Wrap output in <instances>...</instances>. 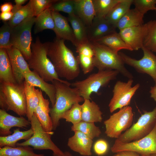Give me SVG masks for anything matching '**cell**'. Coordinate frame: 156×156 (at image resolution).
Here are the masks:
<instances>
[{"mask_svg":"<svg viewBox=\"0 0 156 156\" xmlns=\"http://www.w3.org/2000/svg\"><path fill=\"white\" fill-rule=\"evenodd\" d=\"M63 40L56 38L44 43L48 57L53 63L59 77L72 80L80 73L79 64L72 51Z\"/></svg>","mask_w":156,"mask_h":156,"instance_id":"obj_1","label":"cell"},{"mask_svg":"<svg viewBox=\"0 0 156 156\" xmlns=\"http://www.w3.org/2000/svg\"><path fill=\"white\" fill-rule=\"evenodd\" d=\"M52 82L56 89V100L54 106L50 108V115L53 129L55 130L60 124L62 114L73 104L83 102L84 99L76 88L56 80Z\"/></svg>","mask_w":156,"mask_h":156,"instance_id":"obj_2","label":"cell"},{"mask_svg":"<svg viewBox=\"0 0 156 156\" xmlns=\"http://www.w3.org/2000/svg\"><path fill=\"white\" fill-rule=\"evenodd\" d=\"M31 53L27 61L30 69L38 74L46 82H52L56 80L70 86L68 81L60 78L54 66L48 56L44 43H42L39 38H36L35 41L31 45Z\"/></svg>","mask_w":156,"mask_h":156,"instance_id":"obj_3","label":"cell"},{"mask_svg":"<svg viewBox=\"0 0 156 156\" xmlns=\"http://www.w3.org/2000/svg\"><path fill=\"white\" fill-rule=\"evenodd\" d=\"M0 107L2 109L13 111L20 116H26L27 104L24 83H0Z\"/></svg>","mask_w":156,"mask_h":156,"instance_id":"obj_4","label":"cell"},{"mask_svg":"<svg viewBox=\"0 0 156 156\" xmlns=\"http://www.w3.org/2000/svg\"><path fill=\"white\" fill-rule=\"evenodd\" d=\"M90 43L94 52V66L98 70H116L129 79H133V75L125 66L119 52L95 42Z\"/></svg>","mask_w":156,"mask_h":156,"instance_id":"obj_5","label":"cell"},{"mask_svg":"<svg viewBox=\"0 0 156 156\" xmlns=\"http://www.w3.org/2000/svg\"><path fill=\"white\" fill-rule=\"evenodd\" d=\"M119 73L116 70H98L84 79L71 83V85L77 89L84 99L90 100L92 93H97L101 88L106 86L110 81L115 79Z\"/></svg>","mask_w":156,"mask_h":156,"instance_id":"obj_6","label":"cell"},{"mask_svg":"<svg viewBox=\"0 0 156 156\" xmlns=\"http://www.w3.org/2000/svg\"><path fill=\"white\" fill-rule=\"evenodd\" d=\"M156 124V106L152 111H144L137 121L116 139L114 143H125L140 139L149 134Z\"/></svg>","mask_w":156,"mask_h":156,"instance_id":"obj_7","label":"cell"},{"mask_svg":"<svg viewBox=\"0 0 156 156\" xmlns=\"http://www.w3.org/2000/svg\"><path fill=\"white\" fill-rule=\"evenodd\" d=\"M31 122V128L33 133L28 140L25 141L17 143L16 146H28L32 147L36 150H50L53 153L63 155V152L52 140L51 134L46 131L34 114Z\"/></svg>","mask_w":156,"mask_h":156,"instance_id":"obj_8","label":"cell"},{"mask_svg":"<svg viewBox=\"0 0 156 156\" xmlns=\"http://www.w3.org/2000/svg\"><path fill=\"white\" fill-rule=\"evenodd\" d=\"M35 16L29 17L12 29L11 39L12 45L21 52L27 61L31 53V30L35 24Z\"/></svg>","mask_w":156,"mask_h":156,"instance_id":"obj_9","label":"cell"},{"mask_svg":"<svg viewBox=\"0 0 156 156\" xmlns=\"http://www.w3.org/2000/svg\"><path fill=\"white\" fill-rule=\"evenodd\" d=\"M133 114L131 107L128 106L113 114L104 121L105 133L110 138H118L132 125Z\"/></svg>","mask_w":156,"mask_h":156,"instance_id":"obj_10","label":"cell"},{"mask_svg":"<svg viewBox=\"0 0 156 156\" xmlns=\"http://www.w3.org/2000/svg\"><path fill=\"white\" fill-rule=\"evenodd\" d=\"M133 82L131 79H129L126 82L120 80L116 81L113 90L112 97L108 105L111 113L129 106L132 97L140 86L138 83L132 86Z\"/></svg>","mask_w":156,"mask_h":156,"instance_id":"obj_11","label":"cell"},{"mask_svg":"<svg viewBox=\"0 0 156 156\" xmlns=\"http://www.w3.org/2000/svg\"><path fill=\"white\" fill-rule=\"evenodd\" d=\"M110 149L114 153L128 151L137 153L141 156L156 154V124L152 131L143 138L127 143H114Z\"/></svg>","mask_w":156,"mask_h":156,"instance_id":"obj_12","label":"cell"},{"mask_svg":"<svg viewBox=\"0 0 156 156\" xmlns=\"http://www.w3.org/2000/svg\"><path fill=\"white\" fill-rule=\"evenodd\" d=\"M142 49L143 55L139 60L133 58L122 52L118 53L125 64L133 67L139 73L148 75L156 85V55L143 47Z\"/></svg>","mask_w":156,"mask_h":156,"instance_id":"obj_13","label":"cell"},{"mask_svg":"<svg viewBox=\"0 0 156 156\" xmlns=\"http://www.w3.org/2000/svg\"><path fill=\"white\" fill-rule=\"evenodd\" d=\"M11 62L13 75L17 83L22 84L25 75L31 71L28 62L21 52L12 46L6 49Z\"/></svg>","mask_w":156,"mask_h":156,"instance_id":"obj_14","label":"cell"},{"mask_svg":"<svg viewBox=\"0 0 156 156\" xmlns=\"http://www.w3.org/2000/svg\"><path fill=\"white\" fill-rule=\"evenodd\" d=\"M147 30L146 24L128 27L119 30L120 37L133 50H138L143 47V41Z\"/></svg>","mask_w":156,"mask_h":156,"instance_id":"obj_15","label":"cell"},{"mask_svg":"<svg viewBox=\"0 0 156 156\" xmlns=\"http://www.w3.org/2000/svg\"><path fill=\"white\" fill-rule=\"evenodd\" d=\"M90 42H95L101 38L116 31V27L105 18L94 17L91 25L87 27Z\"/></svg>","mask_w":156,"mask_h":156,"instance_id":"obj_16","label":"cell"},{"mask_svg":"<svg viewBox=\"0 0 156 156\" xmlns=\"http://www.w3.org/2000/svg\"><path fill=\"white\" fill-rule=\"evenodd\" d=\"M52 13L55 22L53 31L56 38L69 41L77 47L78 44L67 17L63 16L59 12L52 11Z\"/></svg>","mask_w":156,"mask_h":156,"instance_id":"obj_17","label":"cell"},{"mask_svg":"<svg viewBox=\"0 0 156 156\" xmlns=\"http://www.w3.org/2000/svg\"><path fill=\"white\" fill-rule=\"evenodd\" d=\"M31 125L30 121L23 116L19 117L13 116L6 111L0 109V136H5L12 134V128L28 127Z\"/></svg>","mask_w":156,"mask_h":156,"instance_id":"obj_18","label":"cell"},{"mask_svg":"<svg viewBox=\"0 0 156 156\" xmlns=\"http://www.w3.org/2000/svg\"><path fill=\"white\" fill-rule=\"evenodd\" d=\"M36 91L39 101L34 114L44 130L52 135L54 133L52 131L53 124L50 116L49 101V99L44 98L41 90L36 89Z\"/></svg>","mask_w":156,"mask_h":156,"instance_id":"obj_19","label":"cell"},{"mask_svg":"<svg viewBox=\"0 0 156 156\" xmlns=\"http://www.w3.org/2000/svg\"><path fill=\"white\" fill-rule=\"evenodd\" d=\"M74 132V135L68 139V146L71 150L81 155L91 156L92 140L80 131H75Z\"/></svg>","mask_w":156,"mask_h":156,"instance_id":"obj_20","label":"cell"},{"mask_svg":"<svg viewBox=\"0 0 156 156\" xmlns=\"http://www.w3.org/2000/svg\"><path fill=\"white\" fill-rule=\"evenodd\" d=\"M76 49L78 54L76 57L83 73L86 74L90 73L95 67L94 52L90 42L79 45Z\"/></svg>","mask_w":156,"mask_h":156,"instance_id":"obj_21","label":"cell"},{"mask_svg":"<svg viewBox=\"0 0 156 156\" xmlns=\"http://www.w3.org/2000/svg\"><path fill=\"white\" fill-rule=\"evenodd\" d=\"M25 80L44 92L50 99L52 107L54 106L56 100V89L54 84L47 83L33 71L25 74Z\"/></svg>","mask_w":156,"mask_h":156,"instance_id":"obj_22","label":"cell"},{"mask_svg":"<svg viewBox=\"0 0 156 156\" xmlns=\"http://www.w3.org/2000/svg\"><path fill=\"white\" fill-rule=\"evenodd\" d=\"M75 14L87 27L92 24L95 17L93 0H74Z\"/></svg>","mask_w":156,"mask_h":156,"instance_id":"obj_23","label":"cell"},{"mask_svg":"<svg viewBox=\"0 0 156 156\" xmlns=\"http://www.w3.org/2000/svg\"><path fill=\"white\" fill-rule=\"evenodd\" d=\"M81 107L82 121L94 123L102 122L103 113L98 105L94 101L85 99Z\"/></svg>","mask_w":156,"mask_h":156,"instance_id":"obj_24","label":"cell"},{"mask_svg":"<svg viewBox=\"0 0 156 156\" xmlns=\"http://www.w3.org/2000/svg\"><path fill=\"white\" fill-rule=\"evenodd\" d=\"M0 82L17 83L13 75L7 50L4 48H0Z\"/></svg>","mask_w":156,"mask_h":156,"instance_id":"obj_25","label":"cell"},{"mask_svg":"<svg viewBox=\"0 0 156 156\" xmlns=\"http://www.w3.org/2000/svg\"><path fill=\"white\" fill-rule=\"evenodd\" d=\"M67 18L71 25L78 46L89 43L87 27L83 21L75 14L68 15Z\"/></svg>","mask_w":156,"mask_h":156,"instance_id":"obj_26","label":"cell"},{"mask_svg":"<svg viewBox=\"0 0 156 156\" xmlns=\"http://www.w3.org/2000/svg\"><path fill=\"white\" fill-rule=\"evenodd\" d=\"M144 15L135 8L130 9L117 23L116 27L119 30L143 24Z\"/></svg>","mask_w":156,"mask_h":156,"instance_id":"obj_27","label":"cell"},{"mask_svg":"<svg viewBox=\"0 0 156 156\" xmlns=\"http://www.w3.org/2000/svg\"><path fill=\"white\" fill-rule=\"evenodd\" d=\"M27 104L26 116L30 121L39 103V98L35 87L24 81Z\"/></svg>","mask_w":156,"mask_h":156,"instance_id":"obj_28","label":"cell"},{"mask_svg":"<svg viewBox=\"0 0 156 156\" xmlns=\"http://www.w3.org/2000/svg\"><path fill=\"white\" fill-rule=\"evenodd\" d=\"M105 45L117 53L121 50L133 51L122 39L116 31L106 36L95 42Z\"/></svg>","mask_w":156,"mask_h":156,"instance_id":"obj_29","label":"cell"},{"mask_svg":"<svg viewBox=\"0 0 156 156\" xmlns=\"http://www.w3.org/2000/svg\"><path fill=\"white\" fill-rule=\"evenodd\" d=\"M33 133L32 129L24 131H21L19 128L14 130L11 134L5 136H0V148L5 146L16 147L17 142L20 140L25 141L29 139Z\"/></svg>","mask_w":156,"mask_h":156,"instance_id":"obj_30","label":"cell"},{"mask_svg":"<svg viewBox=\"0 0 156 156\" xmlns=\"http://www.w3.org/2000/svg\"><path fill=\"white\" fill-rule=\"evenodd\" d=\"M133 3V0H121L114 7L105 18L116 27L119 21L130 9Z\"/></svg>","mask_w":156,"mask_h":156,"instance_id":"obj_31","label":"cell"},{"mask_svg":"<svg viewBox=\"0 0 156 156\" xmlns=\"http://www.w3.org/2000/svg\"><path fill=\"white\" fill-rule=\"evenodd\" d=\"M34 24L35 34L47 29H51L53 31L55 28V22L52 11L50 8L45 10L35 17Z\"/></svg>","mask_w":156,"mask_h":156,"instance_id":"obj_32","label":"cell"},{"mask_svg":"<svg viewBox=\"0 0 156 156\" xmlns=\"http://www.w3.org/2000/svg\"><path fill=\"white\" fill-rule=\"evenodd\" d=\"M33 149L28 146H6L0 148V156H44V154L35 153Z\"/></svg>","mask_w":156,"mask_h":156,"instance_id":"obj_33","label":"cell"},{"mask_svg":"<svg viewBox=\"0 0 156 156\" xmlns=\"http://www.w3.org/2000/svg\"><path fill=\"white\" fill-rule=\"evenodd\" d=\"M12 12L14 14L13 16L8 23L12 27L17 25L27 18L34 16L31 0L26 5Z\"/></svg>","mask_w":156,"mask_h":156,"instance_id":"obj_34","label":"cell"},{"mask_svg":"<svg viewBox=\"0 0 156 156\" xmlns=\"http://www.w3.org/2000/svg\"><path fill=\"white\" fill-rule=\"evenodd\" d=\"M121 0H93L95 18H105Z\"/></svg>","mask_w":156,"mask_h":156,"instance_id":"obj_35","label":"cell"},{"mask_svg":"<svg viewBox=\"0 0 156 156\" xmlns=\"http://www.w3.org/2000/svg\"><path fill=\"white\" fill-rule=\"evenodd\" d=\"M71 129V131H80L92 140L95 138L99 137L101 133L99 128L96 126L94 123L82 121L76 125H73Z\"/></svg>","mask_w":156,"mask_h":156,"instance_id":"obj_36","label":"cell"},{"mask_svg":"<svg viewBox=\"0 0 156 156\" xmlns=\"http://www.w3.org/2000/svg\"><path fill=\"white\" fill-rule=\"evenodd\" d=\"M147 30L143 41V47L156 53V20L146 23Z\"/></svg>","mask_w":156,"mask_h":156,"instance_id":"obj_37","label":"cell"},{"mask_svg":"<svg viewBox=\"0 0 156 156\" xmlns=\"http://www.w3.org/2000/svg\"><path fill=\"white\" fill-rule=\"evenodd\" d=\"M65 119L66 122L76 125L82 121L81 105L77 103L73 104L71 107L62 115L61 119Z\"/></svg>","mask_w":156,"mask_h":156,"instance_id":"obj_38","label":"cell"},{"mask_svg":"<svg viewBox=\"0 0 156 156\" xmlns=\"http://www.w3.org/2000/svg\"><path fill=\"white\" fill-rule=\"evenodd\" d=\"M50 9L52 11L63 12L68 15L75 14L74 0H56Z\"/></svg>","mask_w":156,"mask_h":156,"instance_id":"obj_39","label":"cell"},{"mask_svg":"<svg viewBox=\"0 0 156 156\" xmlns=\"http://www.w3.org/2000/svg\"><path fill=\"white\" fill-rule=\"evenodd\" d=\"M13 27L4 22L0 28V48L7 49L12 47L11 39Z\"/></svg>","mask_w":156,"mask_h":156,"instance_id":"obj_40","label":"cell"},{"mask_svg":"<svg viewBox=\"0 0 156 156\" xmlns=\"http://www.w3.org/2000/svg\"><path fill=\"white\" fill-rule=\"evenodd\" d=\"M133 4L136 10L144 15L149 11L155 10L156 0H133Z\"/></svg>","mask_w":156,"mask_h":156,"instance_id":"obj_41","label":"cell"},{"mask_svg":"<svg viewBox=\"0 0 156 156\" xmlns=\"http://www.w3.org/2000/svg\"><path fill=\"white\" fill-rule=\"evenodd\" d=\"M35 17L49 8L56 0H31Z\"/></svg>","mask_w":156,"mask_h":156,"instance_id":"obj_42","label":"cell"},{"mask_svg":"<svg viewBox=\"0 0 156 156\" xmlns=\"http://www.w3.org/2000/svg\"><path fill=\"white\" fill-rule=\"evenodd\" d=\"M108 144L106 141L100 139L97 140L93 146L94 151L98 156H102L105 154L108 151Z\"/></svg>","mask_w":156,"mask_h":156,"instance_id":"obj_43","label":"cell"},{"mask_svg":"<svg viewBox=\"0 0 156 156\" xmlns=\"http://www.w3.org/2000/svg\"><path fill=\"white\" fill-rule=\"evenodd\" d=\"M13 8V5L10 2H6L1 5L0 10L2 12H8L12 11Z\"/></svg>","mask_w":156,"mask_h":156,"instance_id":"obj_44","label":"cell"},{"mask_svg":"<svg viewBox=\"0 0 156 156\" xmlns=\"http://www.w3.org/2000/svg\"><path fill=\"white\" fill-rule=\"evenodd\" d=\"M112 156H141L139 154L131 151H122L115 153Z\"/></svg>","mask_w":156,"mask_h":156,"instance_id":"obj_45","label":"cell"},{"mask_svg":"<svg viewBox=\"0 0 156 156\" xmlns=\"http://www.w3.org/2000/svg\"><path fill=\"white\" fill-rule=\"evenodd\" d=\"M13 13L12 12H1L0 14V19L4 22L9 21L12 18Z\"/></svg>","mask_w":156,"mask_h":156,"instance_id":"obj_46","label":"cell"},{"mask_svg":"<svg viewBox=\"0 0 156 156\" xmlns=\"http://www.w3.org/2000/svg\"><path fill=\"white\" fill-rule=\"evenodd\" d=\"M149 92L151 97L156 102V85L151 87Z\"/></svg>","mask_w":156,"mask_h":156,"instance_id":"obj_47","label":"cell"},{"mask_svg":"<svg viewBox=\"0 0 156 156\" xmlns=\"http://www.w3.org/2000/svg\"><path fill=\"white\" fill-rule=\"evenodd\" d=\"M27 1V0H15L14 2L16 4L15 5H14V6L17 8L23 6L22 5Z\"/></svg>","mask_w":156,"mask_h":156,"instance_id":"obj_48","label":"cell"},{"mask_svg":"<svg viewBox=\"0 0 156 156\" xmlns=\"http://www.w3.org/2000/svg\"><path fill=\"white\" fill-rule=\"evenodd\" d=\"M52 156H73V155L69 152L66 151L64 152V154L63 155H60L53 153Z\"/></svg>","mask_w":156,"mask_h":156,"instance_id":"obj_49","label":"cell"},{"mask_svg":"<svg viewBox=\"0 0 156 156\" xmlns=\"http://www.w3.org/2000/svg\"><path fill=\"white\" fill-rule=\"evenodd\" d=\"M146 156H156V154H151Z\"/></svg>","mask_w":156,"mask_h":156,"instance_id":"obj_50","label":"cell"},{"mask_svg":"<svg viewBox=\"0 0 156 156\" xmlns=\"http://www.w3.org/2000/svg\"><path fill=\"white\" fill-rule=\"evenodd\" d=\"M155 11H156V9H155Z\"/></svg>","mask_w":156,"mask_h":156,"instance_id":"obj_51","label":"cell"}]
</instances>
